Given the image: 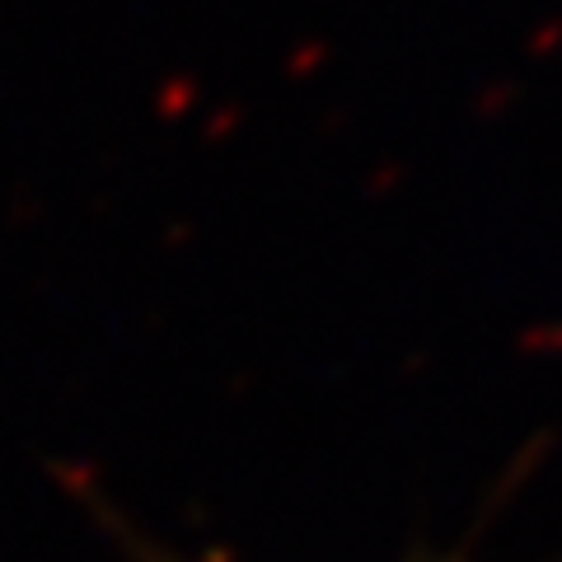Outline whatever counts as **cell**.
I'll return each mask as SVG.
<instances>
[{"mask_svg":"<svg viewBox=\"0 0 562 562\" xmlns=\"http://www.w3.org/2000/svg\"><path fill=\"white\" fill-rule=\"evenodd\" d=\"M417 562H469L464 553H431V558H417Z\"/></svg>","mask_w":562,"mask_h":562,"instance_id":"1","label":"cell"}]
</instances>
